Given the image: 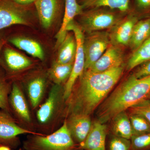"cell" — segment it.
Instances as JSON below:
<instances>
[{
  "label": "cell",
  "mask_w": 150,
  "mask_h": 150,
  "mask_svg": "<svg viewBox=\"0 0 150 150\" xmlns=\"http://www.w3.org/2000/svg\"><path fill=\"white\" fill-rule=\"evenodd\" d=\"M80 4L83 9L107 7L117 9L122 12L129 10L130 0H79Z\"/></svg>",
  "instance_id": "ffe728a7"
},
{
  "label": "cell",
  "mask_w": 150,
  "mask_h": 150,
  "mask_svg": "<svg viewBox=\"0 0 150 150\" xmlns=\"http://www.w3.org/2000/svg\"><path fill=\"white\" fill-rule=\"evenodd\" d=\"M112 120V131L114 136L131 139L133 135V130L129 115L126 111L120 112Z\"/></svg>",
  "instance_id": "7402d4cb"
},
{
  "label": "cell",
  "mask_w": 150,
  "mask_h": 150,
  "mask_svg": "<svg viewBox=\"0 0 150 150\" xmlns=\"http://www.w3.org/2000/svg\"><path fill=\"white\" fill-rule=\"evenodd\" d=\"M146 98H149V99H150V93L148 95V96Z\"/></svg>",
  "instance_id": "d590c367"
},
{
  "label": "cell",
  "mask_w": 150,
  "mask_h": 150,
  "mask_svg": "<svg viewBox=\"0 0 150 150\" xmlns=\"http://www.w3.org/2000/svg\"><path fill=\"white\" fill-rule=\"evenodd\" d=\"M1 31H0V60H1L3 48L7 42V40L6 39L5 36L3 33H1Z\"/></svg>",
  "instance_id": "d6a6232c"
},
{
  "label": "cell",
  "mask_w": 150,
  "mask_h": 150,
  "mask_svg": "<svg viewBox=\"0 0 150 150\" xmlns=\"http://www.w3.org/2000/svg\"><path fill=\"white\" fill-rule=\"evenodd\" d=\"M15 123L10 116L6 112L0 111V139L9 140L21 134H31Z\"/></svg>",
  "instance_id": "e0dca14e"
},
{
  "label": "cell",
  "mask_w": 150,
  "mask_h": 150,
  "mask_svg": "<svg viewBox=\"0 0 150 150\" xmlns=\"http://www.w3.org/2000/svg\"><path fill=\"white\" fill-rule=\"evenodd\" d=\"M8 41L16 48L22 50L33 57L43 60L45 57L44 52L40 43L31 38L21 36H13Z\"/></svg>",
  "instance_id": "2e32d148"
},
{
  "label": "cell",
  "mask_w": 150,
  "mask_h": 150,
  "mask_svg": "<svg viewBox=\"0 0 150 150\" xmlns=\"http://www.w3.org/2000/svg\"><path fill=\"white\" fill-rule=\"evenodd\" d=\"M62 0H36L34 6L40 24L45 29L53 25L62 13Z\"/></svg>",
  "instance_id": "ba28073f"
},
{
  "label": "cell",
  "mask_w": 150,
  "mask_h": 150,
  "mask_svg": "<svg viewBox=\"0 0 150 150\" xmlns=\"http://www.w3.org/2000/svg\"><path fill=\"white\" fill-rule=\"evenodd\" d=\"M3 59L6 68L11 72H17L28 68L32 62L6 43L3 48Z\"/></svg>",
  "instance_id": "5bb4252c"
},
{
  "label": "cell",
  "mask_w": 150,
  "mask_h": 150,
  "mask_svg": "<svg viewBox=\"0 0 150 150\" xmlns=\"http://www.w3.org/2000/svg\"><path fill=\"white\" fill-rule=\"evenodd\" d=\"M150 60V36L134 51L128 62L127 69L130 71Z\"/></svg>",
  "instance_id": "603a6c76"
},
{
  "label": "cell",
  "mask_w": 150,
  "mask_h": 150,
  "mask_svg": "<svg viewBox=\"0 0 150 150\" xmlns=\"http://www.w3.org/2000/svg\"><path fill=\"white\" fill-rule=\"evenodd\" d=\"M107 128L98 121L92 124L91 129L85 140L81 144V149L85 150H106L105 139Z\"/></svg>",
  "instance_id": "8fae6325"
},
{
  "label": "cell",
  "mask_w": 150,
  "mask_h": 150,
  "mask_svg": "<svg viewBox=\"0 0 150 150\" xmlns=\"http://www.w3.org/2000/svg\"><path fill=\"white\" fill-rule=\"evenodd\" d=\"M9 87L4 77L0 72V108H8V94Z\"/></svg>",
  "instance_id": "f1b7e54d"
},
{
  "label": "cell",
  "mask_w": 150,
  "mask_h": 150,
  "mask_svg": "<svg viewBox=\"0 0 150 150\" xmlns=\"http://www.w3.org/2000/svg\"><path fill=\"white\" fill-rule=\"evenodd\" d=\"M138 21L137 17L133 15L121 20L109 33L111 44L119 46H129L134 25Z\"/></svg>",
  "instance_id": "30bf717a"
},
{
  "label": "cell",
  "mask_w": 150,
  "mask_h": 150,
  "mask_svg": "<svg viewBox=\"0 0 150 150\" xmlns=\"http://www.w3.org/2000/svg\"><path fill=\"white\" fill-rule=\"evenodd\" d=\"M133 135H140L150 133V123L144 118L137 114L129 115Z\"/></svg>",
  "instance_id": "484cf974"
},
{
  "label": "cell",
  "mask_w": 150,
  "mask_h": 150,
  "mask_svg": "<svg viewBox=\"0 0 150 150\" xmlns=\"http://www.w3.org/2000/svg\"><path fill=\"white\" fill-rule=\"evenodd\" d=\"M124 66L112 68L103 72L84 70L80 77L75 93L74 114L89 116L103 101L123 74Z\"/></svg>",
  "instance_id": "6da1fadb"
},
{
  "label": "cell",
  "mask_w": 150,
  "mask_h": 150,
  "mask_svg": "<svg viewBox=\"0 0 150 150\" xmlns=\"http://www.w3.org/2000/svg\"><path fill=\"white\" fill-rule=\"evenodd\" d=\"M124 57L123 51L120 46L111 44L88 70L94 73H100L121 67L123 65Z\"/></svg>",
  "instance_id": "9c48e42d"
},
{
  "label": "cell",
  "mask_w": 150,
  "mask_h": 150,
  "mask_svg": "<svg viewBox=\"0 0 150 150\" xmlns=\"http://www.w3.org/2000/svg\"><path fill=\"white\" fill-rule=\"evenodd\" d=\"M132 74L137 79H142L150 76V60L144 62L137 67Z\"/></svg>",
  "instance_id": "4dcf8cb0"
},
{
  "label": "cell",
  "mask_w": 150,
  "mask_h": 150,
  "mask_svg": "<svg viewBox=\"0 0 150 150\" xmlns=\"http://www.w3.org/2000/svg\"><path fill=\"white\" fill-rule=\"evenodd\" d=\"M150 36V18L138 21L134 25L129 46L135 51Z\"/></svg>",
  "instance_id": "d6986e66"
},
{
  "label": "cell",
  "mask_w": 150,
  "mask_h": 150,
  "mask_svg": "<svg viewBox=\"0 0 150 150\" xmlns=\"http://www.w3.org/2000/svg\"><path fill=\"white\" fill-rule=\"evenodd\" d=\"M35 144L41 150H70L74 146L67 121H65L63 126L53 134L36 138Z\"/></svg>",
  "instance_id": "52a82bcc"
},
{
  "label": "cell",
  "mask_w": 150,
  "mask_h": 150,
  "mask_svg": "<svg viewBox=\"0 0 150 150\" xmlns=\"http://www.w3.org/2000/svg\"><path fill=\"white\" fill-rule=\"evenodd\" d=\"M45 80L43 78H35L28 85V95L33 107L35 108L40 102L44 93Z\"/></svg>",
  "instance_id": "d4e9b609"
},
{
  "label": "cell",
  "mask_w": 150,
  "mask_h": 150,
  "mask_svg": "<svg viewBox=\"0 0 150 150\" xmlns=\"http://www.w3.org/2000/svg\"><path fill=\"white\" fill-rule=\"evenodd\" d=\"M130 140L133 150H144L150 148V133L133 135Z\"/></svg>",
  "instance_id": "83f0119b"
},
{
  "label": "cell",
  "mask_w": 150,
  "mask_h": 150,
  "mask_svg": "<svg viewBox=\"0 0 150 150\" xmlns=\"http://www.w3.org/2000/svg\"><path fill=\"white\" fill-rule=\"evenodd\" d=\"M60 91L59 85L56 84L51 88L48 98L37 112V118L40 123H46L51 118L58 102Z\"/></svg>",
  "instance_id": "ac0fdd59"
},
{
  "label": "cell",
  "mask_w": 150,
  "mask_h": 150,
  "mask_svg": "<svg viewBox=\"0 0 150 150\" xmlns=\"http://www.w3.org/2000/svg\"><path fill=\"white\" fill-rule=\"evenodd\" d=\"M0 150H10V149L5 146H0Z\"/></svg>",
  "instance_id": "e575fe53"
},
{
  "label": "cell",
  "mask_w": 150,
  "mask_h": 150,
  "mask_svg": "<svg viewBox=\"0 0 150 150\" xmlns=\"http://www.w3.org/2000/svg\"><path fill=\"white\" fill-rule=\"evenodd\" d=\"M11 104L17 113L27 121H30V116L27 103L21 91L17 84L13 85L11 92Z\"/></svg>",
  "instance_id": "44dd1931"
},
{
  "label": "cell",
  "mask_w": 150,
  "mask_h": 150,
  "mask_svg": "<svg viewBox=\"0 0 150 150\" xmlns=\"http://www.w3.org/2000/svg\"><path fill=\"white\" fill-rule=\"evenodd\" d=\"M14 2L22 5H30L33 4L36 0H11Z\"/></svg>",
  "instance_id": "836d02e7"
},
{
  "label": "cell",
  "mask_w": 150,
  "mask_h": 150,
  "mask_svg": "<svg viewBox=\"0 0 150 150\" xmlns=\"http://www.w3.org/2000/svg\"><path fill=\"white\" fill-rule=\"evenodd\" d=\"M68 31H71L74 34L77 43V51L72 70L69 79L65 85L64 98L65 100L69 98L76 81L81 76L84 71L85 56L83 50L84 40L83 31L80 25L73 21L69 25Z\"/></svg>",
  "instance_id": "5b68a950"
},
{
  "label": "cell",
  "mask_w": 150,
  "mask_h": 150,
  "mask_svg": "<svg viewBox=\"0 0 150 150\" xmlns=\"http://www.w3.org/2000/svg\"><path fill=\"white\" fill-rule=\"evenodd\" d=\"M33 5H22L11 0H0V31L16 25L30 26L36 13Z\"/></svg>",
  "instance_id": "3957f363"
},
{
  "label": "cell",
  "mask_w": 150,
  "mask_h": 150,
  "mask_svg": "<svg viewBox=\"0 0 150 150\" xmlns=\"http://www.w3.org/2000/svg\"><path fill=\"white\" fill-rule=\"evenodd\" d=\"M150 93V76L137 79L133 74L116 88L99 105L98 121L106 123L120 112L146 98Z\"/></svg>",
  "instance_id": "7a4b0ae2"
},
{
  "label": "cell",
  "mask_w": 150,
  "mask_h": 150,
  "mask_svg": "<svg viewBox=\"0 0 150 150\" xmlns=\"http://www.w3.org/2000/svg\"><path fill=\"white\" fill-rule=\"evenodd\" d=\"M131 140L114 136L109 143V150H130Z\"/></svg>",
  "instance_id": "f546056e"
},
{
  "label": "cell",
  "mask_w": 150,
  "mask_h": 150,
  "mask_svg": "<svg viewBox=\"0 0 150 150\" xmlns=\"http://www.w3.org/2000/svg\"><path fill=\"white\" fill-rule=\"evenodd\" d=\"M82 6L77 0H65L64 13L61 28L56 35V48H59L68 33V28L76 16L83 12Z\"/></svg>",
  "instance_id": "7c38bea8"
},
{
  "label": "cell",
  "mask_w": 150,
  "mask_h": 150,
  "mask_svg": "<svg viewBox=\"0 0 150 150\" xmlns=\"http://www.w3.org/2000/svg\"><path fill=\"white\" fill-rule=\"evenodd\" d=\"M110 44L109 33L106 32L91 33L88 37L84 38V70L88 69L97 61Z\"/></svg>",
  "instance_id": "8992f818"
},
{
  "label": "cell",
  "mask_w": 150,
  "mask_h": 150,
  "mask_svg": "<svg viewBox=\"0 0 150 150\" xmlns=\"http://www.w3.org/2000/svg\"><path fill=\"white\" fill-rule=\"evenodd\" d=\"M131 114H137L146 118L150 123V99L146 98L130 108Z\"/></svg>",
  "instance_id": "4316f807"
},
{
  "label": "cell",
  "mask_w": 150,
  "mask_h": 150,
  "mask_svg": "<svg viewBox=\"0 0 150 150\" xmlns=\"http://www.w3.org/2000/svg\"><path fill=\"white\" fill-rule=\"evenodd\" d=\"M79 16L80 26L83 31L90 33L112 28L121 20L117 13L102 7L90 9Z\"/></svg>",
  "instance_id": "277c9868"
},
{
  "label": "cell",
  "mask_w": 150,
  "mask_h": 150,
  "mask_svg": "<svg viewBox=\"0 0 150 150\" xmlns=\"http://www.w3.org/2000/svg\"><path fill=\"white\" fill-rule=\"evenodd\" d=\"M56 62L59 64H74L77 51V43L74 33L68 32L59 48Z\"/></svg>",
  "instance_id": "9a60e30c"
},
{
  "label": "cell",
  "mask_w": 150,
  "mask_h": 150,
  "mask_svg": "<svg viewBox=\"0 0 150 150\" xmlns=\"http://www.w3.org/2000/svg\"><path fill=\"white\" fill-rule=\"evenodd\" d=\"M82 150H83V149H82Z\"/></svg>",
  "instance_id": "8d00e7d4"
},
{
  "label": "cell",
  "mask_w": 150,
  "mask_h": 150,
  "mask_svg": "<svg viewBox=\"0 0 150 150\" xmlns=\"http://www.w3.org/2000/svg\"><path fill=\"white\" fill-rule=\"evenodd\" d=\"M135 3L140 11H145L150 9V0H135Z\"/></svg>",
  "instance_id": "1f68e13d"
},
{
  "label": "cell",
  "mask_w": 150,
  "mask_h": 150,
  "mask_svg": "<svg viewBox=\"0 0 150 150\" xmlns=\"http://www.w3.org/2000/svg\"><path fill=\"white\" fill-rule=\"evenodd\" d=\"M73 64H59L54 62L49 71L50 77L56 84H61L68 80L72 70Z\"/></svg>",
  "instance_id": "cb8c5ba5"
},
{
  "label": "cell",
  "mask_w": 150,
  "mask_h": 150,
  "mask_svg": "<svg viewBox=\"0 0 150 150\" xmlns=\"http://www.w3.org/2000/svg\"><path fill=\"white\" fill-rule=\"evenodd\" d=\"M67 123L72 137L80 144L85 140L92 124L89 116L82 114H74Z\"/></svg>",
  "instance_id": "4fadbf2b"
}]
</instances>
